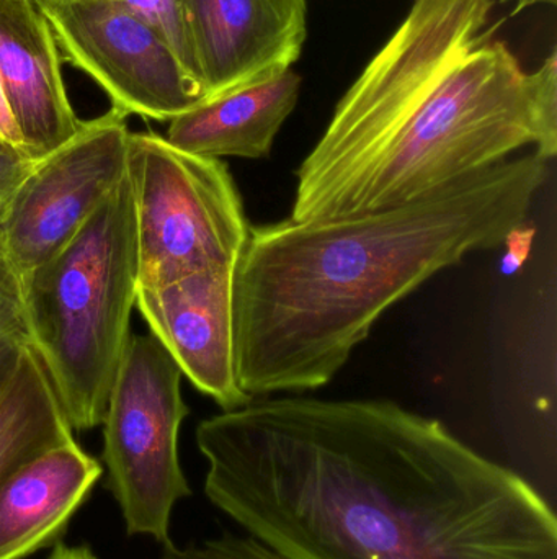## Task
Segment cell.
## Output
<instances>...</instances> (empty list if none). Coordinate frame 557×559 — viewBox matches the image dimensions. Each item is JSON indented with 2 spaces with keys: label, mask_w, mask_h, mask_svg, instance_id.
<instances>
[{
  "label": "cell",
  "mask_w": 557,
  "mask_h": 559,
  "mask_svg": "<svg viewBox=\"0 0 557 559\" xmlns=\"http://www.w3.org/2000/svg\"><path fill=\"white\" fill-rule=\"evenodd\" d=\"M205 496L290 559H557L549 502L392 401H251L196 427Z\"/></svg>",
  "instance_id": "cell-1"
},
{
  "label": "cell",
  "mask_w": 557,
  "mask_h": 559,
  "mask_svg": "<svg viewBox=\"0 0 557 559\" xmlns=\"http://www.w3.org/2000/svg\"><path fill=\"white\" fill-rule=\"evenodd\" d=\"M549 163L533 151L395 209L251 226L234 271L241 390L254 400L326 386L396 302L516 238Z\"/></svg>",
  "instance_id": "cell-2"
},
{
  "label": "cell",
  "mask_w": 557,
  "mask_h": 559,
  "mask_svg": "<svg viewBox=\"0 0 557 559\" xmlns=\"http://www.w3.org/2000/svg\"><path fill=\"white\" fill-rule=\"evenodd\" d=\"M494 0H414L298 169L291 219L422 199L533 146L557 154V52L529 74L489 28Z\"/></svg>",
  "instance_id": "cell-3"
},
{
  "label": "cell",
  "mask_w": 557,
  "mask_h": 559,
  "mask_svg": "<svg viewBox=\"0 0 557 559\" xmlns=\"http://www.w3.org/2000/svg\"><path fill=\"white\" fill-rule=\"evenodd\" d=\"M136 292V223L124 176L77 235L23 278L32 345L72 430L101 426Z\"/></svg>",
  "instance_id": "cell-4"
},
{
  "label": "cell",
  "mask_w": 557,
  "mask_h": 559,
  "mask_svg": "<svg viewBox=\"0 0 557 559\" xmlns=\"http://www.w3.org/2000/svg\"><path fill=\"white\" fill-rule=\"evenodd\" d=\"M126 176L137 288L238 265L251 223L221 159L186 153L156 133H131Z\"/></svg>",
  "instance_id": "cell-5"
},
{
  "label": "cell",
  "mask_w": 557,
  "mask_h": 559,
  "mask_svg": "<svg viewBox=\"0 0 557 559\" xmlns=\"http://www.w3.org/2000/svg\"><path fill=\"white\" fill-rule=\"evenodd\" d=\"M182 371L153 334H131L104 420L107 486L130 535L170 544L177 502L192 495L179 460L189 416Z\"/></svg>",
  "instance_id": "cell-6"
},
{
  "label": "cell",
  "mask_w": 557,
  "mask_h": 559,
  "mask_svg": "<svg viewBox=\"0 0 557 559\" xmlns=\"http://www.w3.org/2000/svg\"><path fill=\"white\" fill-rule=\"evenodd\" d=\"M126 115L111 107L35 160L0 212V259L25 278L55 258L126 176Z\"/></svg>",
  "instance_id": "cell-7"
},
{
  "label": "cell",
  "mask_w": 557,
  "mask_h": 559,
  "mask_svg": "<svg viewBox=\"0 0 557 559\" xmlns=\"http://www.w3.org/2000/svg\"><path fill=\"white\" fill-rule=\"evenodd\" d=\"M61 56L126 117L170 121L205 100L162 36L114 0H35Z\"/></svg>",
  "instance_id": "cell-8"
},
{
  "label": "cell",
  "mask_w": 557,
  "mask_h": 559,
  "mask_svg": "<svg viewBox=\"0 0 557 559\" xmlns=\"http://www.w3.org/2000/svg\"><path fill=\"white\" fill-rule=\"evenodd\" d=\"M234 271L208 269L166 285L141 286L134 305L182 374L222 411L254 401L235 377Z\"/></svg>",
  "instance_id": "cell-9"
},
{
  "label": "cell",
  "mask_w": 557,
  "mask_h": 559,
  "mask_svg": "<svg viewBox=\"0 0 557 559\" xmlns=\"http://www.w3.org/2000/svg\"><path fill=\"white\" fill-rule=\"evenodd\" d=\"M205 98L275 78L300 59L306 0H186Z\"/></svg>",
  "instance_id": "cell-10"
},
{
  "label": "cell",
  "mask_w": 557,
  "mask_h": 559,
  "mask_svg": "<svg viewBox=\"0 0 557 559\" xmlns=\"http://www.w3.org/2000/svg\"><path fill=\"white\" fill-rule=\"evenodd\" d=\"M0 84L33 160L81 130L84 121L62 81L61 51L35 0H0Z\"/></svg>",
  "instance_id": "cell-11"
},
{
  "label": "cell",
  "mask_w": 557,
  "mask_h": 559,
  "mask_svg": "<svg viewBox=\"0 0 557 559\" xmlns=\"http://www.w3.org/2000/svg\"><path fill=\"white\" fill-rule=\"evenodd\" d=\"M101 465L75 440L52 447L0 481V559H22L51 542L81 508Z\"/></svg>",
  "instance_id": "cell-12"
},
{
  "label": "cell",
  "mask_w": 557,
  "mask_h": 559,
  "mask_svg": "<svg viewBox=\"0 0 557 559\" xmlns=\"http://www.w3.org/2000/svg\"><path fill=\"white\" fill-rule=\"evenodd\" d=\"M301 78L288 71L205 98L169 121L166 140L198 156L262 159L300 100Z\"/></svg>",
  "instance_id": "cell-13"
},
{
  "label": "cell",
  "mask_w": 557,
  "mask_h": 559,
  "mask_svg": "<svg viewBox=\"0 0 557 559\" xmlns=\"http://www.w3.org/2000/svg\"><path fill=\"white\" fill-rule=\"evenodd\" d=\"M72 432L45 364L25 345L0 374V481L39 453L74 440Z\"/></svg>",
  "instance_id": "cell-14"
},
{
  "label": "cell",
  "mask_w": 557,
  "mask_h": 559,
  "mask_svg": "<svg viewBox=\"0 0 557 559\" xmlns=\"http://www.w3.org/2000/svg\"><path fill=\"white\" fill-rule=\"evenodd\" d=\"M114 2H120L134 15L149 23L170 46L190 78L199 85L189 19H186V0H114Z\"/></svg>",
  "instance_id": "cell-15"
},
{
  "label": "cell",
  "mask_w": 557,
  "mask_h": 559,
  "mask_svg": "<svg viewBox=\"0 0 557 559\" xmlns=\"http://www.w3.org/2000/svg\"><path fill=\"white\" fill-rule=\"evenodd\" d=\"M28 344L32 335L23 299V278L0 259V374Z\"/></svg>",
  "instance_id": "cell-16"
},
{
  "label": "cell",
  "mask_w": 557,
  "mask_h": 559,
  "mask_svg": "<svg viewBox=\"0 0 557 559\" xmlns=\"http://www.w3.org/2000/svg\"><path fill=\"white\" fill-rule=\"evenodd\" d=\"M162 559H290L255 540L251 535L235 537L222 535L213 540L203 542L189 547H175L173 544L164 545Z\"/></svg>",
  "instance_id": "cell-17"
},
{
  "label": "cell",
  "mask_w": 557,
  "mask_h": 559,
  "mask_svg": "<svg viewBox=\"0 0 557 559\" xmlns=\"http://www.w3.org/2000/svg\"><path fill=\"white\" fill-rule=\"evenodd\" d=\"M33 166L35 160L25 151L0 138V212L12 199L23 179L28 176Z\"/></svg>",
  "instance_id": "cell-18"
},
{
  "label": "cell",
  "mask_w": 557,
  "mask_h": 559,
  "mask_svg": "<svg viewBox=\"0 0 557 559\" xmlns=\"http://www.w3.org/2000/svg\"><path fill=\"white\" fill-rule=\"evenodd\" d=\"M0 138H3V140L9 141V143L13 144V146L20 147V150L25 151V146H23L22 136H20L19 133V128H16L15 121H13L12 114H10L9 104H7V98L5 94H3L2 84H0Z\"/></svg>",
  "instance_id": "cell-19"
},
{
  "label": "cell",
  "mask_w": 557,
  "mask_h": 559,
  "mask_svg": "<svg viewBox=\"0 0 557 559\" xmlns=\"http://www.w3.org/2000/svg\"><path fill=\"white\" fill-rule=\"evenodd\" d=\"M49 559H97L87 548H68L59 545Z\"/></svg>",
  "instance_id": "cell-20"
}]
</instances>
